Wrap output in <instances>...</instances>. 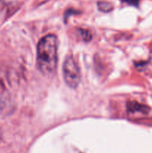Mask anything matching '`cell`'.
Wrapping results in <instances>:
<instances>
[{"label": "cell", "mask_w": 152, "mask_h": 153, "mask_svg": "<svg viewBox=\"0 0 152 153\" xmlns=\"http://www.w3.org/2000/svg\"><path fill=\"white\" fill-rule=\"evenodd\" d=\"M79 34L82 37L84 41H89L92 39V34L89 32V31L85 29H80L79 30Z\"/></svg>", "instance_id": "obj_5"}, {"label": "cell", "mask_w": 152, "mask_h": 153, "mask_svg": "<svg viewBox=\"0 0 152 153\" xmlns=\"http://www.w3.org/2000/svg\"><path fill=\"white\" fill-rule=\"evenodd\" d=\"M98 9L102 12H110V10H113V5L110 2L107 1H98L97 3Z\"/></svg>", "instance_id": "obj_4"}, {"label": "cell", "mask_w": 152, "mask_h": 153, "mask_svg": "<svg viewBox=\"0 0 152 153\" xmlns=\"http://www.w3.org/2000/svg\"><path fill=\"white\" fill-rule=\"evenodd\" d=\"M125 2L128 3V4H131V5L134 6H137L139 2V0H123Z\"/></svg>", "instance_id": "obj_6"}, {"label": "cell", "mask_w": 152, "mask_h": 153, "mask_svg": "<svg viewBox=\"0 0 152 153\" xmlns=\"http://www.w3.org/2000/svg\"><path fill=\"white\" fill-rule=\"evenodd\" d=\"M37 62L39 70L44 75L55 73L58 64V39L55 34L44 36L39 41Z\"/></svg>", "instance_id": "obj_1"}, {"label": "cell", "mask_w": 152, "mask_h": 153, "mask_svg": "<svg viewBox=\"0 0 152 153\" xmlns=\"http://www.w3.org/2000/svg\"><path fill=\"white\" fill-rule=\"evenodd\" d=\"M63 79L69 88L75 89L80 82V70L72 55H68L63 63Z\"/></svg>", "instance_id": "obj_2"}, {"label": "cell", "mask_w": 152, "mask_h": 153, "mask_svg": "<svg viewBox=\"0 0 152 153\" xmlns=\"http://www.w3.org/2000/svg\"><path fill=\"white\" fill-rule=\"evenodd\" d=\"M128 112L130 113H137V112H141V113H147L148 111V108L147 106L139 104L137 102H129L127 105Z\"/></svg>", "instance_id": "obj_3"}]
</instances>
